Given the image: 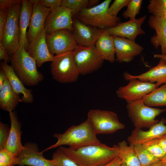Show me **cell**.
<instances>
[{"label":"cell","instance_id":"6da1fadb","mask_svg":"<svg viewBox=\"0 0 166 166\" xmlns=\"http://www.w3.org/2000/svg\"><path fill=\"white\" fill-rule=\"evenodd\" d=\"M59 148L80 166H103L119 155L117 145L110 147L102 143L75 149Z\"/></svg>","mask_w":166,"mask_h":166},{"label":"cell","instance_id":"7a4b0ae2","mask_svg":"<svg viewBox=\"0 0 166 166\" xmlns=\"http://www.w3.org/2000/svg\"><path fill=\"white\" fill-rule=\"evenodd\" d=\"M53 136L57 139V142L42 151V152L63 145H68L69 148L75 149L101 143L87 119L79 124L72 125L63 133H55Z\"/></svg>","mask_w":166,"mask_h":166},{"label":"cell","instance_id":"3957f363","mask_svg":"<svg viewBox=\"0 0 166 166\" xmlns=\"http://www.w3.org/2000/svg\"><path fill=\"white\" fill-rule=\"evenodd\" d=\"M11 66L25 85L34 86L42 81L44 77L39 72L35 60L23 47H20L10 57Z\"/></svg>","mask_w":166,"mask_h":166},{"label":"cell","instance_id":"277c9868","mask_svg":"<svg viewBox=\"0 0 166 166\" xmlns=\"http://www.w3.org/2000/svg\"><path fill=\"white\" fill-rule=\"evenodd\" d=\"M112 0H105L91 8H86L74 17L87 25L101 29L116 26L120 21L117 16L110 15L108 9Z\"/></svg>","mask_w":166,"mask_h":166},{"label":"cell","instance_id":"5b68a950","mask_svg":"<svg viewBox=\"0 0 166 166\" xmlns=\"http://www.w3.org/2000/svg\"><path fill=\"white\" fill-rule=\"evenodd\" d=\"M50 64L53 78L61 83L76 81L80 73L75 61L73 51L54 55Z\"/></svg>","mask_w":166,"mask_h":166},{"label":"cell","instance_id":"8992f818","mask_svg":"<svg viewBox=\"0 0 166 166\" xmlns=\"http://www.w3.org/2000/svg\"><path fill=\"white\" fill-rule=\"evenodd\" d=\"M22 3L14 4L8 10L2 37L0 41L10 57L15 54L20 47L19 19Z\"/></svg>","mask_w":166,"mask_h":166},{"label":"cell","instance_id":"52a82bcc","mask_svg":"<svg viewBox=\"0 0 166 166\" xmlns=\"http://www.w3.org/2000/svg\"><path fill=\"white\" fill-rule=\"evenodd\" d=\"M128 116L135 128H150L159 121L156 117L166 109L152 108L145 105L142 99L127 103Z\"/></svg>","mask_w":166,"mask_h":166},{"label":"cell","instance_id":"ba28073f","mask_svg":"<svg viewBox=\"0 0 166 166\" xmlns=\"http://www.w3.org/2000/svg\"><path fill=\"white\" fill-rule=\"evenodd\" d=\"M87 119L96 135L113 133L125 128L119 121L117 114L112 111L90 109L88 113Z\"/></svg>","mask_w":166,"mask_h":166},{"label":"cell","instance_id":"9c48e42d","mask_svg":"<svg viewBox=\"0 0 166 166\" xmlns=\"http://www.w3.org/2000/svg\"><path fill=\"white\" fill-rule=\"evenodd\" d=\"M75 61L81 75L90 73L102 65L104 60L94 46L78 45L73 51Z\"/></svg>","mask_w":166,"mask_h":166},{"label":"cell","instance_id":"30bf717a","mask_svg":"<svg viewBox=\"0 0 166 166\" xmlns=\"http://www.w3.org/2000/svg\"><path fill=\"white\" fill-rule=\"evenodd\" d=\"M128 84L120 87L116 91L117 97L128 103L142 99L159 86L157 83L144 81L133 78Z\"/></svg>","mask_w":166,"mask_h":166},{"label":"cell","instance_id":"8fae6325","mask_svg":"<svg viewBox=\"0 0 166 166\" xmlns=\"http://www.w3.org/2000/svg\"><path fill=\"white\" fill-rule=\"evenodd\" d=\"M46 40L50 52L54 55L73 51L78 45L72 32L67 29L46 34Z\"/></svg>","mask_w":166,"mask_h":166},{"label":"cell","instance_id":"7c38bea8","mask_svg":"<svg viewBox=\"0 0 166 166\" xmlns=\"http://www.w3.org/2000/svg\"><path fill=\"white\" fill-rule=\"evenodd\" d=\"M73 15L71 10L61 6L51 11L45 23L46 34H50L60 30H73Z\"/></svg>","mask_w":166,"mask_h":166},{"label":"cell","instance_id":"4fadbf2b","mask_svg":"<svg viewBox=\"0 0 166 166\" xmlns=\"http://www.w3.org/2000/svg\"><path fill=\"white\" fill-rule=\"evenodd\" d=\"M104 30L85 24L75 17L73 18L72 33L78 45L85 47L94 46Z\"/></svg>","mask_w":166,"mask_h":166},{"label":"cell","instance_id":"5bb4252c","mask_svg":"<svg viewBox=\"0 0 166 166\" xmlns=\"http://www.w3.org/2000/svg\"><path fill=\"white\" fill-rule=\"evenodd\" d=\"M43 152L39 151L37 144L27 143L18 155L15 165L19 166H55L52 160L44 157Z\"/></svg>","mask_w":166,"mask_h":166},{"label":"cell","instance_id":"9a60e30c","mask_svg":"<svg viewBox=\"0 0 166 166\" xmlns=\"http://www.w3.org/2000/svg\"><path fill=\"white\" fill-rule=\"evenodd\" d=\"M166 119L162 118L147 131L135 128L127 138L129 145L142 144L149 141L164 137L166 135Z\"/></svg>","mask_w":166,"mask_h":166},{"label":"cell","instance_id":"2e32d148","mask_svg":"<svg viewBox=\"0 0 166 166\" xmlns=\"http://www.w3.org/2000/svg\"><path fill=\"white\" fill-rule=\"evenodd\" d=\"M115 46L116 60L120 63L129 62L139 55L143 47L127 38L113 36Z\"/></svg>","mask_w":166,"mask_h":166},{"label":"cell","instance_id":"e0dca14e","mask_svg":"<svg viewBox=\"0 0 166 166\" xmlns=\"http://www.w3.org/2000/svg\"><path fill=\"white\" fill-rule=\"evenodd\" d=\"M38 0H30L33 5V10L27 33L29 44L34 41L44 28L46 19L51 11L50 9L40 4Z\"/></svg>","mask_w":166,"mask_h":166},{"label":"cell","instance_id":"ac0fdd59","mask_svg":"<svg viewBox=\"0 0 166 166\" xmlns=\"http://www.w3.org/2000/svg\"><path fill=\"white\" fill-rule=\"evenodd\" d=\"M146 18V15H144L138 19L119 23L115 26L108 28L107 30L112 36L125 38L135 41L137 35L145 34L141 26Z\"/></svg>","mask_w":166,"mask_h":166},{"label":"cell","instance_id":"d6986e66","mask_svg":"<svg viewBox=\"0 0 166 166\" xmlns=\"http://www.w3.org/2000/svg\"><path fill=\"white\" fill-rule=\"evenodd\" d=\"M44 28L34 41L29 45L27 52L35 61L37 66L41 67L45 62H51L54 55L50 52L46 40Z\"/></svg>","mask_w":166,"mask_h":166},{"label":"cell","instance_id":"ffe728a7","mask_svg":"<svg viewBox=\"0 0 166 166\" xmlns=\"http://www.w3.org/2000/svg\"><path fill=\"white\" fill-rule=\"evenodd\" d=\"M123 75L124 78L127 81L135 78L144 81L156 83L160 86L166 83V62L160 59L157 65L145 72L139 75H133L125 72Z\"/></svg>","mask_w":166,"mask_h":166},{"label":"cell","instance_id":"44dd1931","mask_svg":"<svg viewBox=\"0 0 166 166\" xmlns=\"http://www.w3.org/2000/svg\"><path fill=\"white\" fill-rule=\"evenodd\" d=\"M10 127L9 136L5 148L17 156L24 148L21 143V124L14 111L9 113Z\"/></svg>","mask_w":166,"mask_h":166},{"label":"cell","instance_id":"7402d4cb","mask_svg":"<svg viewBox=\"0 0 166 166\" xmlns=\"http://www.w3.org/2000/svg\"><path fill=\"white\" fill-rule=\"evenodd\" d=\"M1 68L4 71L6 78L14 91L19 95L21 94L22 95L21 97L22 102L26 103H32L34 98L32 90L25 87L15 73L12 66L3 61L1 63Z\"/></svg>","mask_w":166,"mask_h":166},{"label":"cell","instance_id":"603a6c76","mask_svg":"<svg viewBox=\"0 0 166 166\" xmlns=\"http://www.w3.org/2000/svg\"><path fill=\"white\" fill-rule=\"evenodd\" d=\"M148 24L156 32L150 39V42L156 49L160 46L161 54L166 55V18H156L151 15L148 20Z\"/></svg>","mask_w":166,"mask_h":166},{"label":"cell","instance_id":"cb8c5ba5","mask_svg":"<svg viewBox=\"0 0 166 166\" xmlns=\"http://www.w3.org/2000/svg\"><path fill=\"white\" fill-rule=\"evenodd\" d=\"M33 10V5L30 0H22L19 19L20 47L27 51L29 46L26 30L29 26Z\"/></svg>","mask_w":166,"mask_h":166},{"label":"cell","instance_id":"d4e9b609","mask_svg":"<svg viewBox=\"0 0 166 166\" xmlns=\"http://www.w3.org/2000/svg\"><path fill=\"white\" fill-rule=\"evenodd\" d=\"M95 46L103 59L114 63L115 58V46L113 36L107 29L104 30L96 41Z\"/></svg>","mask_w":166,"mask_h":166},{"label":"cell","instance_id":"484cf974","mask_svg":"<svg viewBox=\"0 0 166 166\" xmlns=\"http://www.w3.org/2000/svg\"><path fill=\"white\" fill-rule=\"evenodd\" d=\"M21 102L20 95L14 91L6 78L0 89V108L9 113L14 111Z\"/></svg>","mask_w":166,"mask_h":166},{"label":"cell","instance_id":"4316f807","mask_svg":"<svg viewBox=\"0 0 166 166\" xmlns=\"http://www.w3.org/2000/svg\"><path fill=\"white\" fill-rule=\"evenodd\" d=\"M117 146L118 156L122 163L129 166H141L133 146L128 145L124 140L118 143Z\"/></svg>","mask_w":166,"mask_h":166},{"label":"cell","instance_id":"83f0119b","mask_svg":"<svg viewBox=\"0 0 166 166\" xmlns=\"http://www.w3.org/2000/svg\"><path fill=\"white\" fill-rule=\"evenodd\" d=\"M142 100L150 107L166 106V83L155 89Z\"/></svg>","mask_w":166,"mask_h":166},{"label":"cell","instance_id":"f1b7e54d","mask_svg":"<svg viewBox=\"0 0 166 166\" xmlns=\"http://www.w3.org/2000/svg\"><path fill=\"white\" fill-rule=\"evenodd\" d=\"M132 146L141 166H148L160 160L153 156L143 146L142 144Z\"/></svg>","mask_w":166,"mask_h":166},{"label":"cell","instance_id":"f546056e","mask_svg":"<svg viewBox=\"0 0 166 166\" xmlns=\"http://www.w3.org/2000/svg\"><path fill=\"white\" fill-rule=\"evenodd\" d=\"M149 2L147 9L152 16L166 18V0H150Z\"/></svg>","mask_w":166,"mask_h":166},{"label":"cell","instance_id":"4dcf8cb0","mask_svg":"<svg viewBox=\"0 0 166 166\" xmlns=\"http://www.w3.org/2000/svg\"><path fill=\"white\" fill-rule=\"evenodd\" d=\"M51 160L55 166H80L59 148L53 153Z\"/></svg>","mask_w":166,"mask_h":166},{"label":"cell","instance_id":"1f68e13d","mask_svg":"<svg viewBox=\"0 0 166 166\" xmlns=\"http://www.w3.org/2000/svg\"><path fill=\"white\" fill-rule=\"evenodd\" d=\"M89 1V0H61V6L71 10L74 17L82 10L87 7Z\"/></svg>","mask_w":166,"mask_h":166},{"label":"cell","instance_id":"d6a6232c","mask_svg":"<svg viewBox=\"0 0 166 166\" xmlns=\"http://www.w3.org/2000/svg\"><path fill=\"white\" fill-rule=\"evenodd\" d=\"M142 2V0H130L127 9L122 13L123 18H129L130 20L136 19V16L140 13Z\"/></svg>","mask_w":166,"mask_h":166},{"label":"cell","instance_id":"836d02e7","mask_svg":"<svg viewBox=\"0 0 166 166\" xmlns=\"http://www.w3.org/2000/svg\"><path fill=\"white\" fill-rule=\"evenodd\" d=\"M142 145L153 156L159 159H160L166 155V152L158 144V139L149 141Z\"/></svg>","mask_w":166,"mask_h":166},{"label":"cell","instance_id":"e575fe53","mask_svg":"<svg viewBox=\"0 0 166 166\" xmlns=\"http://www.w3.org/2000/svg\"><path fill=\"white\" fill-rule=\"evenodd\" d=\"M17 156L4 149L0 151V166H13L17 159Z\"/></svg>","mask_w":166,"mask_h":166},{"label":"cell","instance_id":"d590c367","mask_svg":"<svg viewBox=\"0 0 166 166\" xmlns=\"http://www.w3.org/2000/svg\"><path fill=\"white\" fill-rule=\"evenodd\" d=\"M130 0H115L109 6L108 12L111 15L117 16L120 11L124 7L127 6Z\"/></svg>","mask_w":166,"mask_h":166},{"label":"cell","instance_id":"8d00e7d4","mask_svg":"<svg viewBox=\"0 0 166 166\" xmlns=\"http://www.w3.org/2000/svg\"><path fill=\"white\" fill-rule=\"evenodd\" d=\"M10 128L2 122H0V151L5 148L9 135Z\"/></svg>","mask_w":166,"mask_h":166},{"label":"cell","instance_id":"74e56055","mask_svg":"<svg viewBox=\"0 0 166 166\" xmlns=\"http://www.w3.org/2000/svg\"><path fill=\"white\" fill-rule=\"evenodd\" d=\"M38 1L42 5L50 9L52 11L61 6V0H39Z\"/></svg>","mask_w":166,"mask_h":166},{"label":"cell","instance_id":"f35d334b","mask_svg":"<svg viewBox=\"0 0 166 166\" xmlns=\"http://www.w3.org/2000/svg\"><path fill=\"white\" fill-rule=\"evenodd\" d=\"M0 10V41H1L9 9Z\"/></svg>","mask_w":166,"mask_h":166},{"label":"cell","instance_id":"ab89813d","mask_svg":"<svg viewBox=\"0 0 166 166\" xmlns=\"http://www.w3.org/2000/svg\"><path fill=\"white\" fill-rule=\"evenodd\" d=\"M20 0H0V9L8 10L12 6L18 3H22Z\"/></svg>","mask_w":166,"mask_h":166},{"label":"cell","instance_id":"60d3db41","mask_svg":"<svg viewBox=\"0 0 166 166\" xmlns=\"http://www.w3.org/2000/svg\"><path fill=\"white\" fill-rule=\"evenodd\" d=\"M0 60L8 63L10 61V57L8 54L6 49L0 42Z\"/></svg>","mask_w":166,"mask_h":166},{"label":"cell","instance_id":"b9f144b4","mask_svg":"<svg viewBox=\"0 0 166 166\" xmlns=\"http://www.w3.org/2000/svg\"><path fill=\"white\" fill-rule=\"evenodd\" d=\"M122 161L119 156L103 166H120Z\"/></svg>","mask_w":166,"mask_h":166},{"label":"cell","instance_id":"7bdbcfd3","mask_svg":"<svg viewBox=\"0 0 166 166\" xmlns=\"http://www.w3.org/2000/svg\"><path fill=\"white\" fill-rule=\"evenodd\" d=\"M6 78V75L4 70L1 68L0 70V89Z\"/></svg>","mask_w":166,"mask_h":166},{"label":"cell","instance_id":"ee69618b","mask_svg":"<svg viewBox=\"0 0 166 166\" xmlns=\"http://www.w3.org/2000/svg\"><path fill=\"white\" fill-rule=\"evenodd\" d=\"M158 144L163 150L166 152V139H158Z\"/></svg>","mask_w":166,"mask_h":166},{"label":"cell","instance_id":"f6af8a7d","mask_svg":"<svg viewBox=\"0 0 166 166\" xmlns=\"http://www.w3.org/2000/svg\"><path fill=\"white\" fill-rule=\"evenodd\" d=\"M99 1L98 0H89L87 8H91L96 6Z\"/></svg>","mask_w":166,"mask_h":166},{"label":"cell","instance_id":"bcb514c9","mask_svg":"<svg viewBox=\"0 0 166 166\" xmlns=\"http://www.w3.org/2000/svg\"><path fill=\"white\" fill-rule=\"evenodd\" d=\"M154 58L162 59L166 62V55L159 54H154Z\"/></svg>","mask_w":166,"mask_h":166},{"label":"cell","instance_id":"7dc6e473","mask_svg":"<svg viewBox=\"0 0 166 166\" xmlns=\"http://www.w3.org/2000/svg\"><path fill=\"white\" fill-rule=\"evenodd\" d=\"M148 166H165L163 162L160 160H159L153 163Z\"/></svg>","mask_w":166,"mask_h":166},{"label":"cell","instance_id":"c3c4849f","mask_svg":"<svg viewBox=\"0 0 166 166\" xmlns=\"http://www.w3.org/2000/svg\"><path fill=\"white\" fill-rule=\"evenodd\" d=\"M160 160L163 162L165 166H166V155Z\"/></svg>","mask_w":166,"mask_h":166},{"label":"cell","instance_id":"681fc988","mask_svg":"<svg viewBox=\"0 0 166 166\" xmlns=\"http://www.w3.org/2000/svg\"><path fill=\"white\" fill-rule=\"evenodd\" d=\"M121 166H129L125 164H124V163H122L121 164Z\"/></svg>","mask_w":166,"mask_h":166},{"label":"cell","instance_id":"f907efd6","mask_svg":"<svg viewBox=\"0 0 166 166\" xmlns=\"http://www.w3.org/2000/svg\"><path fill=\"white\" fill-rule=\"evenodd\" d=\"M166 138V135L164 137L162 138Z\"/></svg>","mask_w":166,"mask_h":166},{"label":"cell","instance_id":"816d5d0a","mask_svg":"<svg viewBox=\"0 0 166 166\" xmlns=\"http://www.w3.org/2000/svg\"><path fill=\"white\" fill-rule=\"evenodd\" d=\"M19 166V165H18V166Z\"/></svg>","mask_w":166,"mask_h":166},{"label":"cell","instance_id":"f5cc1de1","mask_svg":"<svg viewBox=\"0 0 166 166\" xmlns=\"http://www.w3.org/2000/svg\"></svg>","mask_w":166,"mask_h":166}]
</instances>
